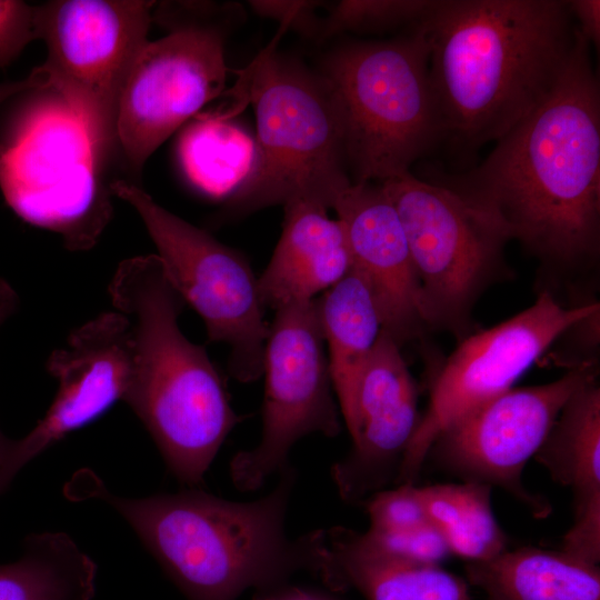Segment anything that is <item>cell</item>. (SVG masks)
Returning <instances> with one entry per match:
<instances>
[{
	"label": "cell",
	"instance_id": "26",
	"mask_svg": "<svg viewBox=\"0 0 600 600\" xmlns=\"http://www.w3.org/2000/svg\"><path fill=\"white\" fill-rule=\"evenodd\" d=\"M437 0H342L332 4L321 18L317 38L326 39L340 32L374 33L407 30L421 23Z\"/></svg>",
	"mask_w": 600,
	"mask_h": 600
},
{
	"label": "cell",
	"instance_id": "13",
	"mask_svg": "<svg viewBox=\"0 0 600 600\" xmlns=\"http://www.w3.org/2000/svg\"><path fill=\"white\" fill-rule=\"evenodd\" d=\"M596 376L594 366L582 362L552 382L511 388L449 424L436 438L428 456L463 481L504 489L534 517L543 518L551 507L526 489L522 471L564 403Z\"/></svg>",
	"mask_w": 600,
	"mask_h": 600
},
{
	"label": "cell",
	"instance_id": "25",
	"mask_svg": "<svg viewBox=\"0 0 600 600\" xmlns=\"http://www.w3.org/2000/svg\"><path fill=\"white\" fill-rule=\"evenodd\" d=\"M492 487L477 481L421 487L429 521L450 553L468 562L489 560L507 550V536L491 507Z\"/></svg>",
	"mask_w": 600,
	"mask_h": 600
},
{
	"label": "cell",
	"instance_id": "31",
	"mask_svg": "<svg viewBox=\"0 0 600 600\" xmlns=\"http://www.w3.org/2000/svg\"><path fill=\"white\" fill-rule=\"evenodd\" d=\"M570 13L573 21L588 43L597 50L600 48V1L569 0Z\"/></svg>",
	"mask_w": 600,
	"mask_h": 600
},
{
	"label": "cell",
	"instance_id": "17",
	"mask_svg": "<svg viewBox=\"0 0 600 600\" xmlns=\"http://www.w3.org/2000/svg\"><path fill=\"white\" fill-rule=\"evenodd\" d=\"M332 209L344 228L352 269L374 299L382 330L400 346L429 329L402 223L380 184L351 183Z\"/></svg>",
	"mask_w": 600,
	"mask_h": 600
},
{
	"label": "cell",
	"instance_id": "3",
	"mask_svg": "<svg viewBox=\"0 0 600 600\" xmlns=\"http://www.w3.org/2000/svg\"><path fill=\"white\" fill-rule=\"evenodd\" d=\"M278 474L268 494L244 502L193 488L126 498L88 470L76 474L67 494L116 510L188 600H236L249 589L257 596L280 590L300 571L318 576L324 530L288 537L297 471L288 463Z\"/></svg>",
	"mask_w": 600,
	"mask_h": 600
},
{
	"label": "cell",
	"instance_id": "33",
	"mask_svg": "<svg viewBox=\"0 0 600 600\" xmlns=\"http://www.w3.org/2000/svg\"><path fill=\"white\" fill-rule=\"evenodd\" d=\"M48 88V77L46 72L40 67H38L31 72L28 78L23 80L0 83V104L18 93Z\"/></svg>",
	"mask_w": 600,
	"mask_h": 600
},
{
	"label": "cell",
	"instance_id": "1",
	"mask_svg": "<svg viewBox=\"0 0 600 600\" xmlns=\"http://www.w3.org/2000/svg\"><path fill=\"white\" fill-rule=\"evenodd\" d=\"M577 28L571 60L547 99L478 166L436 172L544 263L577 268L600 249V82Z\"/></svg>",
	"mask_w": 600,
	"mask_h": 600
},
{
	"label": "cell",
	"instance_id": "2",
	"mask_svg": "<svg viewBox=\"0 0 600 600\" xmlns=\"http://www.w3.org/2000/svg\"><path fill=\"white\" fill-rule=\"evenodd\" d=\"M421 24L440 144L459 158L537 109L576 46L568 0H437Z\"/></svg>",
	"mask_w": 600,
	"mask_h": 600
},
{
	"label": "cell",
	"instance_id": "20",
	"mask_svg": "<svg viewBox=\"0 0 600 600\" xmlns=\"http://www.w3.org/2000/svg\"><path fill=\"white\" fill-rule=\"evenodd\" d=\"M318 577L333 590L357 589L367 600H469L468 584L439 564L393 554L364 532L324 530Z\"/></svg>",
	"mask_w": 600,
	"mask_h": 600
},
{
	"label": "cell",
	"instance_id": "18",
	"mask_svg": "<svg viewBox=\"0 0 600 600\" xmlns=\"http://www.w3.org/2000/svg\"><path fill=\"white\" fill-rule=\"evenodd\" d=\"M534 459L573 494L574 519L561 550L600 560V389L596 379L564 403Z\"/></svg>",
	"mask_w": 600,
	"mask_h": 600
},
{
	"label": "cell",
	"instance_id": "4",
	"mask_svg": "<svg viewBox=\"0 0 600 600\" xmlns=\"http://www.w3.org/2000/svg\"><path fill=\"white\" fill-rule=\"evenodd\" d=\"M109 293L131 336V376L123 401L176 479L194 488L242 417L206 349L180 330L186 302L158 254L122 261Z\"/></svg>",
	"mask_w": 600,
	"mask_h": 600
},
{
	"label": "cell",
	"instance_id": "21",
	"mask_svg": "<svg viewBox=\"0 0 600 600\" xmlns=\"http://www.w3.org/2000/svg\"><path fill=\"white\" fill-rule=\"evenodd\" d=\"M469 582L487 600H600V569L563 550L524 547L468 562Z\"/></svg>",
	"mask_w": 600,
	"mask_h": 600
},
{
	"label": "cell",
	"instance_id": "28",
	"mask_svg": "<svg viewBox=\"0 0 600 600\" xmlns=\"http://www.w3.org/2000/svg\"><path fill=\"white\" fill-rule=\"evenodd\" d=\"M364 534L378 547L412 561L439 564L450 554L449 547L440 531L431 523L400 533Z\"/></svg>",
	"mask_w": 600,
	"mask_h": 600
},
{
	"label": "cell",
	"instance_id": "5",
	"mask_svg": "<svg viewBox=\"0 0 600 600\" xmlns=\"http://www.w3.org/2000/svg\"><path fill=\"white\" fill-rule=\"evenodd\" d=\"M238 107L252 104V171L227 202L233 213L304 200L332 208L352 182L342 128L320 73L267 48L241 74Z\"/></svg>",
	"mask_w": 600,
	"mask_h": 600
},
{
	"label": "cell",
	"instance_id": "15",
	"mask_svg": "<svg viewBox=\"0 0 600 600\" xmlns=\"http://www.w3.org/2000/svg\"><path fill=\"white\" fill-rule=\"evenodd\" d=\"M417 403L400 346L382 330L353 394L340 407L352 441L331 468L342 500L362 502L396 480L420 421Z\"/></svg>",
	"mask_w": 600,
	"mask_h": 600
},
{
	"label": "cell",
	"instance_id": "27",
	"mask_svg": "<svg viewBox=\"0 0 600 600\" xmlns=\"http://www.w3.org/2000/svg\"><path fill=\"white\" fill-rule=\"evenodd\" d=\"M366 509L370 519L368 530L373 533H400L430 522L420 488L413 483L373 493L366 500Z\"/></svg>",
	"mask_w": 600,
	"mask_h": 600
},
{
	"label": "cell",
	"instance_id": "11",
	"mask_svg": "<svg viewBox=\"0 0 600 600\" xmlns=\"http://www.w3.org/2000/svg\"><path fill=\"white\" fill-rule=\"evenodd\" d=\"M274 311L263 357L261 438L230 462L231 480L240 491H254L278 473L303 437H336L341 431L317 299Z\"/></svg>",
	"mask_w": 600,
	"mask_h": 600
},
{
	"label": "cell",
	"instance_id": "24",
	"mask_svg": "<svg viewBox=\"0 0 600 600\" xmlns=\"http://www.w3.org/2000/svg\"><path fill=\"white\" fill-rule=\"evenodd\" d=\"M224 111L198 113L181 132L178 159L188 181L202 194L228 202L250 176L256 142Z\"/></svg>",
	"mask_w": 600,
	"mask_h": 600
},
{
	"label": "cell",
	"instance_id": "29",
	"mask_svg": "<svg viewBox=\"0 0 600 600\" xmlns=\"http://www.w3.org/2000/svg\"><path fill=\"white\" fill-rule=\"evenodd\" d=\"M34 39H38L36 7L0 0V68L7 67Z\"/></svg>",
	"mask_w": 600,
	"mask_h": 600
},
{
	"label": "cell",
	"instance_id": "6",
	"mask_svg": "<svg viewBox=\"0 0 600 600\" xmlns=\"http://www.w3.org/2000/svg\"><path fill=\"white\" fill-rule=\"evenodd\" d=\"M421 23L387 41L348 42L324 61L352 183L383 181L440 144Z\"/></svg>",
	"mask_w": 600,
	"mask_h": 600
},
{
	"label": "cell",
	"instance_id": "19",
	"mask_svg": "<svg viewBox=\"0 0 600 600\" xmlns=\"http://www.w3.org/2000/svg\"><path fill=\"white\" fill-rule=\"evenodd\" d=\"M327 209L304 200L284 204L280 239L258 278L266 308L313 300L351 270L344 228Z\"/></svg>",
	"mask_w": 600,
	"mask_h": 600
},
{
	"label": "cell",
	"instance_id": "8",
	"mask_svg": "<svg viewBox=\"0 0 600 600\" xmlns=\"http://www.w3.org/2000/svg\"><path fill=\"white\" fill-rule=\"evenodd\" d=\"M379 184L402 223L428 327L463 334L474 302L506 271L510 239L490 216L410 171Z\"/></svg>",
	"mask_w": 600,
	"mask_h": 600
},
{
	"label": "cell",
	"instance_id": "22",
	"mask_svg": "<svg viewBox=\"0 0 600 600\" xmlns=\"http://www.w3.org/2000/svg\"><path fill=\"white\" fill-rule=\"evenodd\" d=\"M317 304L340 408L357 388L382 331V321L367 283L352 268L317 299Z\"/></svg>",
	"mask_w": 600,
	"mask_h": 600
},
{
	"label": "cell",
	"instance_id": "16",
	"mask_svg": "<svg viewBox=\"0 0 600 600\" xmlns=\"http://www.w3.org/2000/svg\"><path fill=\"white\" fill-rule=\"evenodd\" d=\"M131 351L129 324L118 311L86 322L70 333L63 347L52 351L47 370L58 381V389L46 414L18 439L24 464L123 400L131 376Z\"/></svg>",
	"mask_w": 600,
	"mask_h": 600
},
{
	"label": "cell",
	"instance_id": "10",
	"mask_svg": "<svg viewBox=\"0 0 600 600\" xmlns=\"http://www.w3.org/2000/svg\"><path fill=\"white\" fill-rule=\"evenodd\" d=\"M111 192L140 216L176 289L202 318L208 339L229 347L230 374L240 382L258 380L270 324L246 257L162 208L132 182L114 181Z\"/></svg>",
	"mask_w": 600,
	"mask_h": 600
},
{
	"label": "cell",
	"instance_id": "14",
	"mask_svg": "<svg viewBox=\"0 0 600 600\" xmlns=\"http://www.w3.org/2000/svg\"><path fill=\"white\" fill-rule=\"evenodd\" d=\"M222 30L188 23L148 41L126 81L117 114V147L134 171L226 86Z\"/></svg>",
	"mask_w": 600,
	"mask_h": 600
},
{
	"label": "cell",
	"instance_id": "7",
	"mask_svg": "<svg viewBox=\"0 0 600 600\" xmlns=\"http://www.w3.org/2000/svg\"><path fill=\"white\" fill-rule=\"evenodd\" d=\"M28 103L0 141V188L24 221L59 233L68 249L91 248L111 217L104 161L64 101Z\"/></svg>",
	"mask_w": 600,
	"mask_h": 600
},
{
	"label": "cell",
	"instance_id": "30",
	"mask_svg": "<svg viewBox=\"0 0 600 600\" xmlns=\"http://www.w3.org/2000/svg\"><path fill=\"white\" fill-rule=\"evenodd\" d=\"M253 11L262 17L278 20L283 30L292 28L299 32L318 34L321 18L317 10L318 1H250Z\"/></svg>",
	"mask_w": 600,
	"mask_h": 600
},
{
	"label": "cell",
	"instance_id": "9",
	"mask_svg": "<svg viewBox=\"0 0 600 600\" xmlns=\"http://www.w3.org/2000/svg\"><path fill=\"white\" fill-rule=\"evenodd\" d=\"M153 1L58 0L36 7L41 69L104 160L117 147V114L143 47Z\"/></svg>",
	"mask_w": 600,
	"mask_h": 600
},
{
	"label": "cell",
	"instance_id": "32",
	"mask_svg": "<svg viewBox=\"0 0 600 600\" xmlns=\"http://www.w3.org/2000/svg\"><path fill=\"white\" fill-rule=\"evenodd\" d=\"M7 319V312L0 308V327ZM24 466L20 456L18 440L8 438L0 430V496L4 493Z\"/></svg>",
	"mask_w": 600,
	"mask_h": 600
},
{
	"label": "cell",
	"instance_id": "12",
	"mask_svg": "<svg viewBox=\"0 0 600 600\" xmlns=\"http://www.w3.org/2000/svg\"><path fill=\"white\" fill-rule=\"evenodd\" d=\"M598 302L562 306L543 291L528 309L464 337L437 373L426 413L404 452L394 482L413 483L436 438L513 383L563 333L599 313Z\"/></svg>",
	"mask_w": 600,
	"mask_h": 600
},
{
	"label": "cell",
	"instance_id": "34",
	"mask_svg": "<svg viewBox=\"0 0 600 600\" xmlns=\"http://www.w3.org/2000/svg\"><path fill=\"white\" fill-rule=\"evenodd\" d=\"M257 600H322L313 594L299 590L297 588H282L274 592L257 596Z\"/></svg>",
	"mask_w": 600,
	"mask_h": 600
},
{
	"label": "cell",
	"instance_id": "23",
	"mask_svg": "<svg viewBox=\"0 0 600 600\" xmlns=\"http://www.w3.org/2000/svg\"><path fill=\"white\" fill-rule=\"evenodd\" d=\"M22 554L0 564V600H92L97 564L64 532L28 534Z\"/></svg>",
	"mask_w": 600,
	"mask_h": 600
}]
</instances>
